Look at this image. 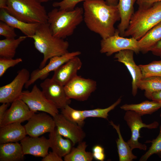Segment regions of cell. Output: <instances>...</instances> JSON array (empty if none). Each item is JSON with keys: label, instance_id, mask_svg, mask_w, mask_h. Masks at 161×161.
Listing matches in <instances>:
<instances>
[{"label": "cell", "instance_id": "cell-1", "mask_svg": "<svg viewBox=\"0 0 161 161\" xmlns=\"http://www.w3.org/2000/svg\"><path fill=\"white\" fill-rule=\"evenodd\" d=\"M83 21L91 31L102 39L114 35V25L120 20L117 5L108 4L103 0H87L83 2Z\"/></svg>", "mask_w": 161, "mask_h": 161}, {"label": "cell", "instance_id": "cell-2", "mask_svg": "<svg viewBox=\"0 0 161 161\" xmlns=\"http://www.w3.org/2000/svg\"><path fill=\"white\" fill-rule=\"evenodd\" d=\"M34 40L35 48L43 55L39 66L41 69L46 65L48 60L68 52L69 42L64 39L54 36L48 23L40 24L34 35L30 37Z\"/></svg>", "mask_w": 161, "mask_h": 161}, {"label": "cell", "instance_id": "cell-3", "mask_svg": "<svg viewBox=\"0 0 161 161\" xmlns=\"http://www.w3.org/2000/svg\"><path fill=\"white\" fill-rule=\"evenodd\" d=\"M47 15V23L52 35L63 39L72 35L83 21V10L81 7L71 10L55 8Z\"/></svg>", "mask_w": 161, "mask_h": 161}, {"label": "cell", "instance_id": "cell-4", "mask_svg": "<svg viewBox=\"0 0 161 161\" xmlns=\"http://www.w3.org/2000/svg\"><path fill=\"white\" fill-rule=\"evenodd\" d=\"M161 21V1L147 7H139L133 14L123 36L139 40L149 30Z\"/></svg>", "mask_w": 161, "mask_h": 161}, {"label": "cell", "instance_id": "cell-5", "mask_svg": "<svg viewBox=\"0 0 161 161\" xmlns=\"http://www.w3.org/2000/svg\"><path fill=\"white\" fill-rule=\"evenodd\" d=\"M5 9L11 15L30 23H47L45 8L36 0H7Z\"/></svg>", "mask_w": 161, "mask_h": 161}, {"label": "cell", "instance_id": "cell-6", "mask_svg": "<svg viewBox=\"0 0 161 161\" xmlns=\"http://www.w3.org/2000/svg\"><path fill=\"white\" fill-rule=\"evenodd\" d=\"M19 98L23 100L31 110L45 112L53 117L59 113L58 109L45 97L42 90L36 84L31 90L23 91Z\"/></svg>", "mask_w": 161, "mask_h": 161}, {"label": "cell", "instance_id": "cell-7", "mask_svg": "<svg viewBox=\"0 0 161 161\" xmlns=\"http://www.w3.org/2000/svg\"><path fill=\"white\" fill-rule=\"evenodd\" d=\"M125 50L133 51L136 54L140 52L138 40L133 37L122 36L116 29L114 35L100 41V52L109 56L114 53Z\"/></svg>", "mask_w": 161, "mask_h": 161}, {"label": "cell", "instance_id": "cell-8", "mask_svg": "<svg viewBox=\"0 0 161 161\" xmlns=\"http://www.w3.org/2000/svg\"><path fill=\"white\" fill-rule=\"evenodd\" d=\"M141 116L135 112L130 110L126 111L124 116V119L131 131V138L127 142L132 150L135 148L143 151L147 149L146 145L139 141V138L141 137L140 132L141 129H156L159 126L158 122L156 121L149 124L143 123Z\"/></svg>", "mask_w": 161, "mask_h": 161}, {"label": "cell", "instance_id": "cell-9", "mask_svg": "<svg viewBox=\"0 0 161 161\" xmlns=\"http://www.w3.org/2000/svg\"><path fill=\"white\" fill-rule=\"evenodd\" d=\"M96 82L77 75L66 84L64 90L67 97L79 101L87 100L97 88Z\"/></svg>", "mask_w": 161, "mask_h": 161}, {"label": "cell", "instance_id": "cell-10", "mask_svg": "<svg viewBox=\"0 0 161 161\" xmlns=\"http://www.w3.org/2000/svg\"><path fill=\"white\" fill-rule=\"evenodd\" d=\"M30 74L26 68L19 71L10 83L0 87V103H11L19 98L24 86L30 79Z\"/></svg>", "mask_w": 161, "mask_h": 161}, {"label": "cell", "instance_id": "cell-11", "mask_svg": "<svg viewBox=\"0 0 161 161\" xmlns=\"http://www.w3.org/2000/svg\"><path fill=\"white\" fill-rule=\"evenodd\" d=\"M40 86L46 98L58 109H61L71 103L67 96L64 86L52 79L46 78Z\"/></svg>", "mask_w": 161, "mask_h": 161}, {"label": "cell", "instance_id": "cell-12", "mask_svg": "<svg viewBox=\"0 0 161 161\" xmlns=\"http://www.w3.org/2000/svg\"><path fill=\"white\" fill-rule=\"evenodd\" d=\"M27 121L24 126L27 134L30 137H38L55 128L53 117L45 112L35 113Z\"/></svg>", "mask_w": 161, "mask_h": 161}, {"label": "cell", "instance_id": "cell-13", "mask_svg": "<svg viewBox=\"0 0 161 161\" xmlns=\"http://www.w3.org/2000/svg\"><path fill=\"white\" fill-rule=\"evenodd\" d=\"M81 54V52L79 51L68 52L62 55L51 58L48 64L43 68L37 69L32 72L29 79L24 86L25 87L28 88L38 79H46L50 72L55 71L73 58L78 56Z\"/></svg>", "mask_w": 161, "mask_h": 161}, {"label": "cell", "instance_id": "cell-14", "mask_svg": "<svg viewBox=\"0 0 161 161\" xmlns=\"http://www.w3.org/2000/svg\"><path fill=\"white\" fill-rule=\"evenodd\" d=\"M53 117L58 132L70 140L74 146L83 141L86 135L82 127L67 120L61 114L58 113Z\"/></svg>", "mask_w": 161, "mask_h": 161}, {"label": "cell", "instance_id": "cell-15", "mask_svg": "<svg viewBox=\"0 0 161 161\" xmlns=\"http://www.w3.org/2000/svg\"><path fill=\"white\" fill-rule=\"evenodd\" d=\"M35 113L23 100L18 98L12 103L6 111L0 126L13 123H21L28 120Z\"/></svg>", "mask_w": 161, "mask_h": 161}, {"label": "cell", "instance_id": "cell-16", "mask_svg": "<svg viewBox=\"0 0 161 161\" xmlns=\"http://www.w3.org/2000/svg\"><path fill=\"white\" fill-rule=\"evenodd\" d=\"M134 53L130 50H122L116 53L114 58L116 61L123 64L129 71L132 78V94L135 96L137 92V84L142 79V75L139 66L134 61Z\"/></svg>", "mask_w": 161, "mask_h": 161}, {"label": "cell", "instance_id": "cell-17", "mask_svg": "<svg viewBox=\"0 0 161 161\" xmlns=\"http://www.w3.org/2000/svg\"><path fill=\"white\" fill-rule=\"evenodd\" d=\"M20 142L24 155L30 154L44 158L48 154L50 148L48 139L44 136H26Z\"/></svg>", "mask_w": 161, "mask_h": 161}, {"label": "cell", "instance_id": "cell-18", "mask_svg": "<svg viewBox=\"0 0 161 161\" xmlns=\"http://www.w3.org/2000/svg\"><path fill=\"white\" fill-rule=\"evenodd\" d=\"M78 56L73 58L54 71L52 79L64 86L76 76L82 64Z\"/></svg>", "mask_w": 161, "mask_h": 161}, {"label": "cell", "instance_id": "cell-19", "mask_svg": "<svg viewBox=\"0 0 161 161\" xmlns=\"http://www.w3.org/2000/svg\"><path fill=\"white\" fill-rule=\"evenodd\" d=\"M0 20L13 28L18 29L25 36L30 38L34 35L40 24L21 21L11 15L5 9H0Z\"/></svg>", "mask_w": 161, "mask_h": 161}, {"label": "cell", "instance_id": "cell-20", "mask_svg": "<svg viewBox=\"0 0 161 161\" xmlns=\"http://www.w3.org/2000/svg\"><path fill=\"white\" fill-rule=\"evenodd\" d=\"M0 127V144L18 142L27 135L21 123H11Z\"/></svg>", "mask_w": 161, "mask_h": 161}, {"label": "cell", "instance_id": "cell-21", "mask_svg": "<svg viewBox=\"0 0 161 161\" xmlns=\"http://www.w3.org/2000/svg\"><path fill=\"white\" fill-rule=\"evenodd\" d=\"M136 0H119L117 6L120 13V22L117 29L120 35L123 36L129 25L134 13V5Z\"/></svg>", "mask_w": 161, "mask_h": 161}, {"label": "cell", "instance_id": "cell-22", "mask_svg": "<svg viewBox=\"0 0 161 161\" xmlns=\"http://www.w3.org/2000/svg\"><path fill=\"white\" fill-rule=\"evenodd\" d=\"M50 147L52 151L62 157L69 154L74 146L72 142L69 139L64 138L55 128L49 135Z\"/></svg>", "mask_w": 161, "mask_h": 161}, {"label": "cell", "instance_id": "cell-23", "mask_svg": "<svg viewBox=\"0 0 161 161\" xmlns=\"http://www.w3.org/2000/svg\"><path fill=\"white\" fill-rule=\"evenodd\" d=\"M25 155L20 143H8L0 144V161H20Z\"/></svg>", "mask_w": 161, "mask_h": 161}, {"label": "cell", "instance_id": "cell-24", "mask_svg": "<svg viewBox=\"0 0 161 161\" xmlns=\"http://www.w3.org/2000/svg\"><path fill=\"white\" fill-rule=\"evenodd\" d=\"M161 40V21L149 30L138 40L140 52L143 54L149 51V49Z\"/></svg>", "mask_w": 161, "mask_h": 161}, {"label": "cell", "instance_id": "cell-25", "mask_svg": "<svg viewBox=\"0 0 161 161\" xmlns=\"http://www.w3.org/2000/svg\"><path fill=\"white\" fill-rule=\"evenodd\" d=\"M110 124L115 129L118 135L116 141L119 161H132L137 159V156L132 152L131 149L127 142L124 140L120 132L119 124H115L112 121L109 122Z\"/></svg>", "mask_w": 161, "mask_h": 161}, {"label": "cell", "instance_id": "cell-26", "mask_svg": "<svg viewBox=\"0 0 161 161\" xmlns=\"http://www.w3.org/2000/svg\"><path fill=\"white\" fill-rule=\"evenodd\" d=\"M125 111H132L141 116L151 114L161 108V104L152 100H145L138 104H126L120 107Z\"/></svg>", "mask_w": 161, "mask_h": 161}, {"label": "cell", "instance_id": "cell-27", "mask_svg": "<svg viewBox=\"0 0 161 161\" xmlns=\"http://www.w3.org/2000/svg\"><path fill=\"white\" fill-rule=\"evenodd\" d=\"M27 37L25 35L21 36L16 39L5 38L0 40V58H13L17 48Z\"/></svg>", "mask_w": 161, "mask_h": 161}, {"label": "cell", "instance_id": "cell-28", "mask_svg": "<svg viewBox=\"0 0 161 161\" xmlns=\"http://www.w3.org/2000/svg\"><path fill=\"white\" fill-rule=\"evenodd\" d=\"M76 147H73L70 152L64 157L65 161H92L93 159L92 152L86 151V142L82 141Z\"/></svg>", "mask_w": 161, "mask_h": 161}, {"label": "cell", "instance_id": "cell-29", "mask_svg": "<svg viewBox=\"0 0 161 161\" xmlns=\"http://www.w3.org/2000/svg\"><path fill=\"white\" fill-rule=\"evenodd\" d=\"M137 87L144 91V95L151 100L152 94L161 91V77H151L142 78L138 83Z\"/></svg>", "mask_w": 161, "mask_h": 161}, {"label": "cell", "instance_id": "cell-30", "mask_svg": "<svg viewBox=\"0 0 161 161\" xmlns=\"http://www.w3.org/2000/svg\"><path fill=\"white\" fill-rule=\"evenodd\" d=\"M121 101V97H120L114 103L107 108L81 110V112L85 119L88 117H92L101 118L108 120L109 113L119 105Z\"/></svg>", "mask_w": 161, "mask_h": 161}, {"label": "cell", "instance_id": "cell-31", "mask_svg": "<svg viewBox=\"0 0 161 161\" xmlns=\"http://www.w3.org/2000/svg\"><path fill=\"white\" fill-rule=\"evenodd\" d=\"M61 114L67 120L83 127L85 120L81 110L75 109L67 105L61 109Z\"/></svg>", "mask_w": 161, "mask_h": 161}, {"label": "cell", "instance_id": "cell-32", "mask_svg": "<svg viewBox=\"0 0 161 161\" xmlns=\"http://www.w3.org/2000/svg\"><path fill=\"white\" fill-rule=\"evenodd\" d=\"M138 66L141 72L142 78L151 77H161V60L154 61L147 64Z\"/></svg>", "mask_w": 161, "mask_h": 161}, {"label": "cell", "instance_id": "cell-33", "mask_svg": "<svg viewBox=\"0 0 161 161\" xmlns=\"http://www.w3.org/2000/svg\"><path fill=\"white\" fill-rule=\"evenodd\" d=\"M145 143H151V146L147 151L141 157L139 161H146L154 154L157 155L161 158V124L157 137L151 140H147Z\"/></svg>", "mask_w": 161, "mask_h": 161}, {"label": "cell", "instance_id": "cell-34", "mask_svg": "<svg viewBox=\"0 0 161 161\" xmlns=\"http://www.w3.org/2000/svg\"><path fill=\"white\" fill-rule=\"evenodd\" d=\"M21 58L15 59L0 58V77H1L9 68L22 62Z\"/></svg>", "mask_w": 161, "mask_h": 161}, {"label": "cell", "instance_id": "cell-35", "mask_svg": "<svg viewBox=\"0 0 161 161\" xmlns=\"http://www.w3.org/2000/svg\"><path fill=\"white\" fill-rule=\"evenodd\" d=\"M87 0H63L59 2H55L53 3L52 6L59 9L67 10H74L77 4L82 1Z\"/></svg>", "mask_w": 161, "mask_h": 161}, {"label": "cell", "instance_id": "cell-36", "mask_svg": "<svg viewBox=\"0 0 161 161\" xmlns=\"http://www.w3.org/2000/svg\"><path fill=\"white\" fill-rule=\"evenodd\" d=\"M0 35L6 38H15L17 36L14 28L1 21L0 22Z\"/></svg>", "mask_w": 161, "mask_h": 161}, {"label": "cell", "instance_id": "cell-37", "mask_svg": "<svg viewBox=\"0 0 161 161\" xmlns=\"http://www.w3.org/2000/svg\"><path fill=\"white\" fill-rule=\"evenodd\" d=\"M92 153L95 160L99 161H103L105 160L104 148L101 146L98 145H94L92 148Z\"/></svg>", "mask_w": 161, "mask_h": 161}, {"label": "cell", "instance_id": "cell-38", "mask_svg": "<svg viewBox=\"0 0 161 161\" xmlns=\"http://www.w3.org/2000/svg\"><path fill=\"white\" fill-rule=\"evenodd\" d=\"M62 157L55 152L50 151L44 157L42 158V161H63Z\"/></svg>", "mask_w": 161, "mask_h": 161}, {"label": "cell", "instance_id": "cell-39", "mask_svg": "<svg viewBox=\"0 0 161 161\" xmlns=\"http://www.w3.org/2000/svg\"><path fill=\"white\" fill-rule=\"evenodd\" d=\"M161 1V0H136V2L139 7H147L155 3Z\"/></svg>", "mask_w": 161, "mask_h": 161}, {"label": "cell", "instance_id": "cell-40", "mask_svg": "<svg viewBox=\"0 0 161 161\" xmlns=\"http://www.w3.org/2000/svg\"><path fill=\"white\" fill-rule=\"evenodd\" d=\"M154 55L159 57L161 60V40L157 42L149 50Z\"/></svg>", "mask_w": 161, "mask_h": 161}, {"label": "cell", "instance_id": "cell-41", "mask_svg": "<svg viewBox=\"0 0 161 161\" xmlns=\"http://www.w3.org/2000/svg\"><path fill=\"white\" fill-rule=\"evenodd\" d=\"M10 103H2L0 106V123L1 122L3 117Z\"/></svg>", "mask_w": 161, "mask_h": 161}, {"label": "cell", "instance_id": "cell-42", "mask_svg": "<svg viewBox=\"0 0 161 161\" xmlns=\"http://www.w3.org/2000/svg\"><path fill=\"white\" fill-rule=\"evenodd\" d=\"M151 100L161 104V91L152 94L151 97Z\"/></svg>", "mask_w": 161, "mask_h": 161}, {"label": "cell", "instance_id": "cell-43", "mask_svg": "<svg viewBox=\"0 0 161 161\" xmlns=\"http://www.w3.org/2000/svg\"><path fill=\"white\" fill-rule=\"evenodd\" d=\"M119 0H106V3L108 4L112 5H117Z\"/></svg>", "mask_w": 161, "mask_h": 161}, {"label": "cell", "instance_id": "cell-44", "mask_svg": "<svg viewBox=\"0 0 161 161\" xmlns=\"http://www.w3.org/2000/svg\"><path fill=\"white\" fill-rule=\"evenodd\" d=\"M7 0H0V9H6L7 8Z\"/></svg>", "mask_w": 161, "mask_h": 161}, {"label": "cell", "instance_id": "cell-45", "mask_svg": "<svg viewBox=\"0 0 161 161\" xmlns=\"http://www.w3.org/2000/svg\"><path fill=\"white\" fill-rule=\"evenodd\" d=\"M39 2L41 3L43 2H46L52 0H36Z\"/></svg>", "mask_w": 161, "mask_h": 161}, {"label": "cell", "instance_id": "cell-46", "mask_svg": "<svg viewBox=\"0 0 161 161\" xmlns=\"http://www.w3.org/2000/svg\"><path fill=\"white\" fill-rule=\"evenodd\" d=\"M160 117H161V111L160 114Z\"/></svg>", "mask_w": 161, "mask_h": 161}]
</instances>
